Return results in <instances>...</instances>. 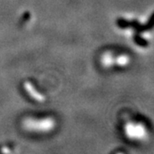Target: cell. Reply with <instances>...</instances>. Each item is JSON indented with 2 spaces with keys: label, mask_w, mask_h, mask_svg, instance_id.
<instances>
[{
  "label": "cell",
  "mask_w": 154,
  "mask_h": 154,
  "mask_svg": "<svg viewBox=\"0 0 154 154\" xmlns=\"http://www.w3.org/2000/svg\"><path fill=\"white\" fill-rule=\"evenodd\" d=\"M56 122L51 117H29L23 122V127L29 132L48 133L55 128Z\"/></svg>",
  "instance_id": "6da1fadb"
},
{
  "label": "cell",
  "mask_w": 154,
  "mask_h": 154,
  "mask_svg": "<svg viewBox=\"0 0 154 154\" xmlns=\"http://www.w3.org/2000/svg\"><path fill=\"white\" fill-rule=\"evenodd\" d=\"M101 62L105 67H111L113 63H116V66L118 67H125L127 66L129 62V57L126 54H122V55L116 56L115 57H113V56L110 52L105 53L102 56Z\"/></svg>",
  "instance_id": "3957f363"
},
{
  "label": "cell",
  "mask_w": 154,
  "mask_h": 154,
  "mask_svg": "<svg viewBox=\"0 0 154 154\" xmlns=\"http://www.w3.org/2000/svg\"><path fill=\"white\" fill-rule=\"evenodd\" d=\"M125 134L128 138L134 140H141L146 137V128L140 122H128L124 128Z\"/></svg>",
  "instance_id": "7a4b0ae2"
}]
</instances>
